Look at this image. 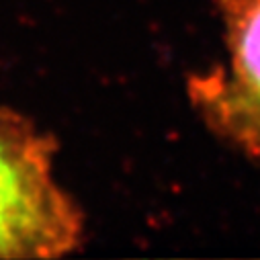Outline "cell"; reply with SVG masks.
I'll return each mask as SVG.
<instances>
[{"label":"cell","instance_id":"cell-1","mask_svg":"<svg viewBox=\"0 0 260 260\" xmlns=\"http://www.w3.org/2000/svg\"><path fill=\"white\" fill-rule=\"evenodd\" d=\"M57 142L0 109V260L59 258L84 242V213L55 178Z\"/></svg>","mask_w":260,"mask_h":260},{"label":"cell","instance_id":"cell-2","mask_svg":"<svg viewBox=\"0 0 260 260\" xmlns=\"http://www.w3.org/2000/svg\"><path fill=\"white\" fill-rule=\"evenodd\" d=\"M228 59L186 76V99L223 146L260 162V0H211Z\"/></svg>","mask_w":260,"mask_h":260}]
</instances>
